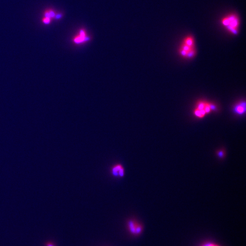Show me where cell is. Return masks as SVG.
Here are the masks:
<instances>
[{
    "label": "cell",
    "instance_id": "obj_1",
    "mask_svg": "<svg viewBox=\"0 0 246 246\" xmlns=\"http://www.w3.org/2000/svg\"><path fill=\"white\" fill-rule=\"evenodd\" d=\"M221 24L231 34L237 35L239 32L240 20L237 15L231 13L225 16L221 20Z\"/></svg>",
    "mask_w": 246,
    "mask_h": 246
},
{
    "label": "cell",
    "instance_id": "obj_2",
    "mask_svg": "<svg viewBox=\"0 0 246 246\" xmlns=\"http://www.w3.org/2000/svg\"><path fill=\"white\" fill-rule=\"evenodd\" d=\"M127 226L130 233L133 234H139L143 231V227L142 225L135 219L128 220L127 222Z\"/></svg>",
    "mask_w": 246,
    "mask_h": 246
},
{
    "label": "cell",
    "instance_id": "obj_3",
    "mask_svg": "<svg viewBox=\"0 0 246 246\" xmlns=\"http://www.w3.org/2000/svg\"><path fill=\"white\" fill-rule=\"evenodd\" d=\"M111 174L115 178H121L125 175V169L123 165L116 163L114 165L110 168Z\"/></svg>",
    "mask_w": 246,
    "mask_h": 246
},
{
    "label": "cell",
    "instance_id": "obj_4",
    "mask_svg": "<svg viewBox=\"0 0 246 246\" xmlns=\"http://www.w3.org/2000/svg\"><path fill=\"white\" fill-rule=\"evenodd\" d=\"M245 101H242L238 103L235 105L233 108V111L235 113L238 115H242L246 112Z\"/></svg>",
    "mask_w": 246,
    "mask_h": 246
},
{
    "label": "cell",
    "instance_id": "obj_5",
    "mask_svg": "<svg viewBox=\"0 0 246 246\" xmlns=\"http://www.w3.org/2000/svg\"><path fill=\"white\" fill-rule=\"evenodd\" d=\"M86 40H87V39L85 37V32L84 31L82 30L80 31V35H79V36L74 39V41L76 43H79L83 42L84 41Z\"/></svg>",
    "mask_w": 246,
    "mask_h": 246
},
{
    "label": "cell",
    "instance_id": "obj_6",
    "mask_svg": "<svg viewBox=\"0 0 246 246\" xmlns=\"http://www.w3.org/2000/svg\"><path fill=\"white\" fill-rule=\"evenodd\" d=\"M193 113L196 117L200 118V119L203 118L207 114L204 110H199L196 108H195L194 110Z\"/></svg>",
    "mask_w": 246,
    "mask_h": 246
},
{
    "label": "cell",
    "instance_id": "obj_7",
    "mask_svg": "<svg viewBox=\"0 0 246 246\" xmlns=\"http://www.w3.org/2000/svg\"><path fill=\"white\" fill-rule=\"evenodd\" d=\"M180 49L183 50L186 52L188 53V52L190 51L195 49V47H192V46H189V45L185 44L183 42H182Z\"/></svg>",
    "mask_w": 246,
    "mask_h": 246
},
{
    "label": "cell",
    "instance_id": "obj_8",
    "mask_svg": "<svg viewBox=\"0 0 246 246\" xmlns=\"http://www.w3.org/2000/svg\"><path fill=\"white\" fill-rule=\"evenodd\" d=\"M206 104V102L203 101H200L197 103L196 108L199 110H204Z\"/></svg>",
    "mask_w": 246,
    "mask_h": 246
},
{
    "label": "cell",
    "instance_id": "obj_9",
    "mask_svg": "<svg viewBox=\"0 0 246 246\" xmlns=\"http://www.w3.org/2000/svg\"><path fill=\"white\" fill-rule=\"evenodd\" d=\"M195 54H196V50L194 49L188 52L186 58L191 59V58H193L195 56Z\"/></svg>",
    "mask_w": 246,
    "mask_h": 246
},
{
    "label": "cell",
    "instance_id": "obj_10",
    "mask_svg": "<svg viewBox=\"0 0 246 246\" xmlns=\"http://www.w3.org/2000/svg\"><path fill=\"white\" fill-rule=\"evenodd\" d=\"M45 17L50 18L51 17H53L54 16V13L53 11H47L45 13Z\"/></svg>",
    "mask_w": 246,
    "mask_h": 246
},
{
    "label": "cell",
    "instance_id": "obj_11",
    "mask_svg": "<svg viewBox=\"0 0 246 246\" xmlns=\"http://www.w3.org/2000/svg\"><path fill=\"white\" fill-rule=\"evenodd\" d=\"M204 110L206 112V114H209L212 111L211 110L210 106L209 103L206 102V105H205V108H204Z\"/></svg>",
    "mask_w": 246,
    "mask_h": 246
},
{
    "label": "cell",
    "instance_id": "obj_12",
    "mask_svg": "<svg viewBox=\"0 0 246 246\" xmlns=\"http://www.w3.org/2000/svg\"><path fill=\"white\" fill-rule=\"evenodd\" d=\"M217 153H218L217 154H218V156L220 157V158H222V157H224V155L225 152V151H224L223 150H221L218 151V152H217Z\"/></svg>",
    "mask_w": 246,
    "mask_h": 246
},
{
    "label": "cell",
    "instance_id": "obj_13",
    "mask_svg": "<svg viewBox=\"0 0 246 246\" xmlns=\"http://www.w3.org/2000/svg\"><path fill=\"white\" fill-rule=\"evenodd\" d=\"M210 106L211 110L212 111H215L216 110V106L212 103H209Z\"/></svg>",
    "mask_w": 246,
    "mask_h": 246
},
{
    "label": "cell",
    "instance_id": "obj_14",
    "mask_svg": "<svg viewBox=\"0 0 246 246\" xmlns=\"http://www.w3.org/2000/svg\"><path fill=\"white\" fill-rule=\"evenodd\" d=\"M43 22L45 24H49L50 22V18H48V17H45L43 19Z\"/></svg>",
    "mask_w": 246,
    "mask_h": 246
},
{
    "label": "cell",
    "instance_id": "obj_15",
    "mask_svg": "<svg viewBox=\"0 0 246 246\" xmlns=\"http://www.w3.org/2000/svg\"><path fill=\"white\" fill-rule=\"evenodd\" d=\"M204 246H218L216 245L213 244H208Z\"/></svg>",
    "mask_w": 246,
    "mask_h": 246
}]
</instances>
